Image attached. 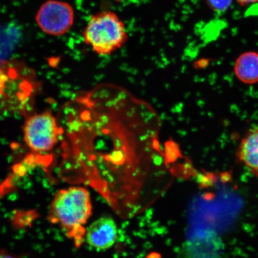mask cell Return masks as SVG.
Masks as SVG:
<instances>
[{
  "label": "cell",
  "instance_id": "cell-1",
  "mask_svg": "<svg viewBox=\"0 0 258 258\" xmlns=\"http://www.w3.org/2000/svg\"><path fill=\"white\" fill-rule=\"evenodd\" d=\"M92 213L88 190L82 186H70L54 195L48 208L47 219L59 227L76 247H80L85 241L86 225Z\"/></svg>",
  "mask_w": 258,
  "mask_h": 258
},
{
  "label": "cell",
  "instance_id": "cell-2",
  "mask_svg": "<svg viewBox=\"0 0 258 258\" xmlns=\"http://www.w3.org/2000/svg\"><path fill=\"white\" fill-rule=\"evenodd\" d=\"M85 43L99 55L108 56L120 50L129 38L126 25L112 11L93 15L83 32Z\"/></svg>",
  "mask_w": 258,
  "mask_h": 258
},
{
  "label": "cell",
  "instance_id": "cell-3",
  "mask_svg": "<svg viewBox=\"0 0 258 258\" xmlns=\"http://www.w3.org/2000/svg\"><path fill=\"white\" fill-rule=\"evenodd\" d=\"M24 131L26 144L40 153L52 150L60 135L56 118L48 111L31 116L25 122Z\"/></svg>",
  "mask_w": 258,
  "mask_h": 258
},
{
  "label": "cell",
  "instance_id": "cell-4",
  "mask_svg": "<svg viewBox=\"0 0 258 258\" xmlns=\"http://www.w3.org/2000/svg\"><path fill=\"white\" fill-rule=\"evenodd\" d=\"M35 20L45 33L60 36L67 33L72 27L74 9L66 2L48 0L38 10Z\"/></svg>",
  "mask_w": 258,
  "mask_h": 258
},
{
  "label": "cell",
  "instance_id": "cell-5",
  "mask_svg": "<svg viewBox=\"0 0 258 258\" xmlns=\"http://www.w3.org/2000/svg\"><path fill=\"white\" fill-rule=\"evenodd\" d=\"M118 234L114 219L102 217L93 222L86 229L85 241L96 250L109 249L114 244Z\"/></svg>",
  "mask_w": 258,
  "mask_h": 258
},
{
  "label": "cell",
  "instance_id": "cell-6",
  "mask_svg": "<svg viewBox=\"0 0 258 258\" xmlns=\"http://www.w3.org/2000/svg\"><path fill=\"white\" fill-rule=\"evenodd\" d=\"M237 156L240 162L258 178V125L250 128L242 138Z\"/></svg>",
  "mask_w": 258,
  "mask_h": 258
},
{
  "label": "cell",
  "instance_id": "cell-7",
  "mask_svg": "<svg viewBox=\"0 0 258 258\" xmlns=\"http://www.w3.org/2000/svg\"><path fill=\"white\" fill-rule=\"evenodd\" d=\"M234 74L238 80L247 85L258 83V53L246 51L235 60Z\"/></svg>",
  "mask_w": 258,
  "mask_h": 258
},
{
  "label": "cell",
  "instance_id": "cell-8",
  "mask_svg": "<svg viewBox=\"0 0 258 258\" xmlns=\"http://www.w3.org/2000/svg\"><path fill=\"white\" fill-rule=\"evenodd\" d=\"M206 2L213 11L221 14L230 9L233 0H206Z\"/></svg>",
  "mask_w": 258,
  "mask_h": 258
},
{
  "label": "cell",
  "instance_id": "cell-9",
  "mask_svg": "<svg viewBox=\"0 0 258 258\" xmlns=\"http://www.w3.org/2000/svg\"><path fill=\"white\" fill-rule=\"evenodd\" d=\"M178 151L177 145L173 142L167 143L166 145V159L168 162H172L176 159V157L179 154Z\"/></svg>",
  "mask_w": 258,
  "mask_h": 258
},
{
  "label": "cell",
  "instance_id": "cell-10",
  "mask_svg": "<svg viewBox=\"0 0 258 258\" xmlns=\"http://www.w3.org/2000/svg\"><path fill=\"white\" fill-rule=\"evenodd\" d=\"M236 2L241 6H246L258 3V0H236Z\"/></svg>",
  "mask_w": 258,
  "mask_h": 258
},
{
  "label": "cell",
  "instance_id": "cell-11",
  "mask_svg": "<svg viewBox=\"0 0 258 258\" xmlns=\"http://www.w3.org/2000/svg\"><path fill=\"white\" fill-rule=\"evenodd\" d=\"M0 258H16V257L12 253L5 249H0Z\"/></svg>",
  "mask_w": 258,
  "mask_h": 258
},
{
  "label": "cell",
  "instance_id": "cell-12",
  "mask_svg": "<svg viewBox=\"0 0 258 258\" xmlns=\"http://www.w3.org/2000/svg\"><path fill=\"white\" fill-rule=\"evenodd\" d=\"M111 1L115 2H121L122 1H124V0H111Z\"/></svg>",
  "mask_w": 258,
  "mask_h": 258
}]
</instances>
